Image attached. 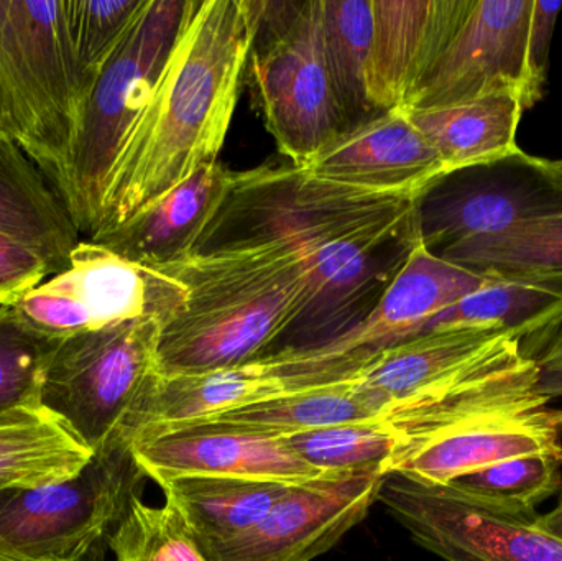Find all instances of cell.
I'll return each instance as SVG.
<instances>
[{"instance_id": "6da1fadb", "label": "cell", "mask_w": 562, "mask_h": 561, "mask_svg": "<svg viewBox=\"0 0 562 561\" xmlns=\"http://www.w3.org/2000/svg\"><path fill=\"white\" fill-rule=\"evenodd\" d=\"M252 38L247 0L198 3L112 167L98 231L117 226L217 160Z\"/></svg>"}, {"instance_id": "7a4b0ae2", "label": "cell", "mask_w": 562, "mask_h": 561, "mask_svg": "<svg viewBox=\"0 0 562 561\" xmlns=\"http://www.w3.org/2000/svg\"><path fill=\"white\" fill-rule=\"evenodd\" d=\"M158 272L188 292L184 308L160 329L164 378L239 368L279 351L310 293L300 256L279 243L190 256Z\"/></svg>"}, {"instance_id": "3957f363", "label": "cell", "mask_w": 562, "mask_h": 561, "mask_svg": "<svg viewBox=\"0 0 562 561\" xmlns=\"http://www.w3.org/2000/svg\"><path fill=\"white\" fill-rule=\"evenodd\" d=\"M416 200L346 187L293 164L233 171L191 256L279 243L300 256L310 283L360 243L415 224Z\"/></svg>"}, {"instance_id": "277c9868", "label": "cell", "mask_w": 562, "mask_h": 561, "mask_svg": "<svg viewBox=\"0 0 562 561\" xmlns=\"http://www.w3.org/2000/svg\"><path fill=\"white\" fill-rule=\"evenodd\" d=\"M0 91L7 132L63 203L88 98L63 0H0Z\"/></svg>"}, {"instance_id": "5b68a950", "label": "cell", "mask_w": 562, "mask_h": 561, "mask_svg": "<svg viewBox=\"0 0 562 561\" xmlns=\"http://www.w3.org/2000/svg\"><path fill=\"white\" fill-rule=\"evenodd\" d=\"M200 0H145L89 89L65 204L79 234L98 231L109 175Z\"/></svg>"}, {"instance_id": "8992f818", "label": "cell", "mask_w": 562, "mask_h": 561, "mask_svg": "<svg viewBox=\"0 0 562 561\" xmlns=\"http://www.w3.org/2000/svg\"><path fill=\"white\" fill-rule=\"evenodd\" d=\"M148 480L132 438L119 435L71 480L0 490V556L9 561H85L117 529Z\"/></svg>"}, {"instance_id": "52a82bcc", "label": "cell", "mask_w": 562, "mask_h": 561, "mask_svg": "<svg viewBox=\"0 0 562 561\" xmlns=\"http://www.w3.org/2000/svg\"><path fill=\"white\" fill-rule=\"evenodd\" d=\"M160 329L157 319H132L58 339L43 371L40 407L91 453L128 435L158 378Z\"/></svg>"}, {"instance_id": "ba28073f", "label": "cell", "mask_w": 562, "mask_h": 561, "mask_svg": "<svg viewBox=\"0 0 562 561\" xmlns=\"http://www.w3.org/2000/svg\"><path fill=\"white\" fill-rule=\"evenodd\" d=\"M183 283L92 240H79L68 263L13 305L23 323L61 339L105 326L157 319L161 326L187 305Z\"/></svg>"}, {"instance_id": "9c48e42d", "label": "cell", "mask_w": 562, "mask_h": 561, "mask_svg": "<svg viewBox=\"0 0 562 561\" xmlns=\"http://www.w3.org/2000/svg\"><path fill=\"white\" fill-rule=\"evenodd\" d=\"M249 59L267 128L291 164L306 167L349 131L324 53L323 0H304L283 32L252 40Z\"/></svg>"}, {"instance_id": "30bf717a", "label": "cell", "mask_w": 562, "mask_h": 561, "mask_svg": "<svg viewBox=\"0 0 562 561\" xmlns=\"http://www.w3.org/2000/svg\"><path fill=\"white\" fill-rule=\"evenodd\" d=\"M562 214V180L547 158L517 150L442 175L416 200L419 243L429 253L524 221Z\"/></svg>"}, {"instance_id": "8fae6325", "label": "cell", "mask_w": 562, "mask_h": 561, "mask_svg": "<svg viewBox=\"0 0 562 561\" xmlns=\"http://www.w3.org/2000/svg\"><path fill=\"white\" fill-rule=\"evenodd\" d=\"M376 503L423 549L442 561H562V540L533 516H507L400 473H389Z\"/></svg>"}, {"instance_id": "7c38bea8", "label": "cell", "mask_w": 562, "mask_h": 561, "mask_svg": "<svg viewBox=\"0 0 562 561\" xmlns=\"http://www.w3.org/2000/svg\"><path fill=\"white\" fill-rule=\"evenodd\" d=\"M385 476L324 473L293 484L252 529L203 550L211 561H314L366 519Z\"/></svg>"}, {"instance_id": "4fadbf2b", "label": "cell", "mask_w": 562, "mask_h": 561, "mask_svg": "<svg viewBox=\"0 0 562 561\" xmlns=\"http://www.w3.org/2000/svg\"><path fill=\"white\" fill-rule=\"evenodd\" d=\"M533 5L535 0H475L403 109L449 108L504 92L520 94L525 104Z\"/></svg>"}, {"instance_id": "5bb4252c", "label": "cell", "mask_w": 562, "mask_h": 561, "mask_svg": "<svg viewBox=\"0 0 562 561\" xmlns=\"http://www.w3.org/2000/svg\"><path fill=\"white\" fill-rule=\"evenodd\" d=\"M132 448L158 486L181 476L300 484L324 474L304 463L283 437L207 422L147 428L134 435Z\"/></svg>"}, {"instance_id": "9a60e30c", "label": "cell", "mask_w": 562, "mask_h": 561, "mask_svg": "<svg viewBox=\"0 0 562 561\" xmlns=\"http://www.w3.org/2000/svg\"><path fill=\"white\" fill-rule=\"evenodd\" d=\"M327 384L326 362L306 348L281 349L249 364L207 374H158L128 425V435L134 438L147 428L206 420L252 402Z\"/></svg>"}, {"instance_id": "2e32d148", "label": "cell", "mask_w": 562, "mask_h": 561, "mask_svg": "<svg viewBox=\"0 0 562 561\" xmlns=\"http://www.w3.org/2000/svg\"><path fill=\"white\" fill-rule=\"evenodd\" d=\"M475 0H372L366 86L375 114L405 108Z\"/></svg>"}, {"instance_id": "e0dca14e", "label": "cell", "mask_w": 562, "mask_h": 561, "mask_svg": "<svg viewBox=\"0 0 562 561\" xmlns=\"http://www.w3.org/2000/svg\"><path fill=\"white\" fill-rule=\"evenodd\" d=\"M304 168L346 187L416 198L448 173L405 109L382 112L349 128Z\"/></svg>"}, {"instance_id": "ac0fdd59", "label": "cell", "mask_w": 562, "mask_h": 561, "mask_svg": "<svg viewBox=\"0 0 562 561\" xmlns=\"http://www.w3.org/2000/svg\"><path fill=\"white\" fill-rule=\"evenodd\" d=\"M537 453H562V408H518L469 422L403 451L390 473L446 486L465 474Z\"/></svg>"}, {"instance_id": "d6986e66", "label": "cell", "mask_w": 562, "mask_h": 561, "mask_svg": "<svg viewBox=\"0 0 562 561\" xmlns=\"http://www.w3.org/2000/svg\"><path fill=\"white\" fill-rule=\"evenodd\" d=\"M231 175L220 160L201 165L173 190L89 240L147 269L175 266L193 254L226 197Z\"/></svg>"}, {"instance_id": "ffe728a7", "label": "cell", "mask_w": 562, "mask_h": 561, "mask_svg": "<svg viewBox=\"0 0 562 561\" xmlns=\"http://www.w3.org/2000/svg\"><path fill=\"white\" fill-rule=\"evenodd\" d=\"M487 280V276L446 262L418 240L369 318L327 345L340 351L376 355L418 336L436 315L477 292Z\"/></svg>"}, {"instance_id": "44dd1931", "label": "cell", "mask_w": 562, "mask_h": 561, "mask_svg": "<svg viewBox=\"0 0 562 561\" xmlns=\"http://www.w3.org/2000/svg\"><path fill=\"white\" fill-rule=\"evenodd\" d=\"M514 336L495 329L426 333L376 352L357 374L356 388L383 418L405 402L448 384Z\"/></svg>"}, {"instance_id": "7402d4cb", "label": "cell", "mask_w": 562, "mask_h": 561, "mask_svg": "<svg viewBox=\"0 0 562 561\" xmlns=\"http://www.w3.org/2000/svg\"><path fill=\"white\" fill-rule=\"evenodd\" d=\"M0 233L22 240L65 269L79 231L55 191L22 148L0 132Z\"/></svg>"}, {"instance_id": "603a6c76", "label": "cell", "mask_w": 562, "mask_h": 561, "mask_svg": "<svg viewBox=\"0 0 562 561\" xmlns=\"http://www.w3.org/2000/svg\"><path fill=\"white\" fill-rule=\"evenodd\" d=\"M487 277L482 289L436 315L419 335L495 329L524 345L561 322L562 276Z\"/></svg>"}, {"instance_id": "cb8c5ba5", "label": "cell", "mask_w": 562, "mask_h": 561, "mask_svg": "<svg viewBox=\"0 0 562 561\" xmlns=\"http://www.w3.org/2000/svg\"><path fill=\"white\" fill-rule=\"evenodd\" d=\"M525 111L520 94L504 92L465 104L419 109L406 114L451 173L520 150L517 131Z\"/></svg>"}, {"instance_id": "d4e9b609", "label": "cell", "mask_w": 562, "mask_h": 561, "mask_svg": "<svg viewBox=\"0 0 562 561\" xmlns=\"http://www.w3.org/2000/svg\"><path fill=\"white\" fill-rule=\"evenodd\" d=\"M293 484L237 478L181 476L160 484L203 549L252 529Z\"/></svg>"}, {"instance_id": "484cf974", "label": "cell", "mask_w": 562, "mask_h": 561, "mask_svg": "<svg viewBox=\"0 0 562 561\" xmlns=\"http://www.w3.org/2000/svg\"><path fill=\"white\" fill-rule=\"evenodd\" d=\"M91 457L43 407L0 414V490H35L71 480Z\"/></svg>"}, {"instance_id": "4316f807", "label": "cell", "mask_w": 562, "mask_h": 561, "mask_svg": "<svg viewBox=\"0 0 562 561\" xmlns=\"http://www.w3.org/2000/svg\"><path fill=\"white\" fill-rule=\"evenodd\" d=\"M356 378L326 388L263 399L198 422L231 425L272 437H288L334 425L383 420L379 411L357 391Z\"/></svg>"}, {"instance_id": "83f0119b", "label": "cell", "mask_w": 562, "mask_h": 561, "mask_svg": "<svg viewBox=\"0 0 562 561\" xmlns=\"http://www.w3.org/2000/svg\"><path fill=\"white\" fill-rule=\"evenodd\" d=\"M438 257L482 276H562V214L472 237Z\"/></svg>"}, {"instance_id": "f1b7e54d", "label": "cell", "mask_w": 562, "mask_h": 561, "mask_svg": "<svg viewBox=\"0 0 562 561\" xmlns=\"http://www.w3.org/2000/svg\"><path fill=\"white\" fill-rule=\"evenodd\" d=\"M372 0H323L324 53L349 128L376 115L367 96Z\"/></svg>"}, {"instance_id": "f546056e", "label": "cell", "mask_w": 562, "mask_h": 561, "mask_svg": "<svg viewBox=\"0 0 562 561\" xmlns=\"http://www.w3.org/2000/svg\"><path fill=\"white\" fill-rule=\"evenodd\" d=\"M459 496L507 516H533L562 487V453L514 458L446 484Z\"/></svg>"}, {"instance_id": "4dcf8cb0", "label": "cell", "mask_w": 562, "mask_h": 561, "mask_svg": "<svg viewBox=\"0 0 562 561\" xmlns=\"http://www.w3.org/2000/svg\"><path fill=\"white\" fill-rule=\"evenodd\" d=\"M288 447L321 473L389 474L398 437L386 422L344 424L283 437Z\"/></svg>"}, {"instance_id": "1f68e13d", "label": "cell", "mask_w": 562, "mask_h": 561, "mask_svg": "<svg viewBox=\"0 0 562 561\" xmlns=\"http://www.w3.org/2000/svg\"><path fill=\"white\" fill-rule=\"evenodd\" d=\"M114 561H211L180 514L137 500L108 540Z\"/></svg>"}, {"instance_id": "d6a6232c", "label": "cell", "mask_w": 562, "mask_h": 561, "mask_svg": "<svg viewBox=\"0 0 562 561\" xmlns=\"http://www.w3.org/2000/svg\"><path fill=\"white\" fill-rule=\"evenodd\" d=\"M144 5L145 0H63L69 45L88 92Z\"/></svg>"}, {"instance_id": "836d02e7", "label": "cell", "mask_w": 562, "mask_h": 561, "mask_svg": "<svg viewBox=\"0 0 562 561\" xmlns=\"http://www.w3.org/2000/svg\"><path fill=\"white\" fill-rule=\"evenodd\" d=\"M56 343L23 323L13 306L0 308V414L40 407L43 371Z\"/></svg>"}, {"instance_id": "e575fe53", "label": "cell", "mask_w": 562, "mask_h": 561, "mask_svg": "<svg viewBox=\"0 0 562 561\" xmlns=\"http://www.w3.org/2000/svg\"><path fill=\"white\" fill-rule=\"evenodd\" d=\"M52 263L15 237L0 233V308L13 306L26 292L53 276Z\"/></svg>"}, {"instance_id": "d590c367", "label": "cell", "mask_w": 562, "mask_h": 561, "mask_svg": "<svg viewBox=\"0 0 562 561\" xmlns=\"http://www.w3.org/2000/svg\"><path fill=\"white\" fill-rule=\"evenodd\" d=\"M562 2L535 0L527 46V89L525 108L531 109L543 99L550 71L551 43Z\"/></svg>"}, {"instance_id": "8d00e7d4", "label": "cell", "mask_w": 562, "mask_h": 561, "mask_svg": "<svg viewBox=\"0 0 562 561\" xmlns=\"http://www.w3.org/2000/svg\"><path fill=\"white\" fill-rule=\"evenodd\" d=\"M525 355L537 366V392L548 401L562 397V319L521 345Z\"/></svg>"}, {"instance_id": "74e56055", "label": "cell", "mask_w": 562, "mask_h": 561, "mask_svg": "<svg viewBox=\"0 0 562 561\" xmlns=\"http://www.w3.org/2000/svg\"><path fill=\"white\" fill-rule=\"evenodd\" d=\"M535 523H537L538 527L551 534V536L562 540V514L554 513L553 510V513L547 514V516H537Z\"/></svg>"}, {"instance_id": "f35d334b", "label": "cell", "mask_w": 562, "mask_h": 561, "mask_svg": "<svg viewBox=\"0 0 562 561\" xmlns=\"http://www.w3.org/2000/svg\"><path fill=\"white\" fill-rule=\"evenodd\" d=\"M0 132H2V134L9 135V132H7L5 111H3L2 91H0Z\"/></svg>"}, {"instance_id": "ab89813d", "label": "cell", "mask_w": 562, "mask_h": 561, "mask_svg": "<svg viewBox=\"0 0 562 561\" xmlns=\"http://www.w3.org/2000/svg\"><path fill=\"white\" fill-rule=\"evenodd\" d=\"M547 165L548 168L562 180V160H548L547 158Z\"/></svg>"}, {"instance_id": "60d3db41", "label": "cell", "mask_w": 562, "mask_h": 561, "mask_svg": "<svg viewBox=\"0 0 562 561\" xmlns=\"http://www.w3.org/2000/svg\"><path fill=\"white\" fill-rule=\"evenodd\" d=\"M554 513L562 514V493L560 497V503H558L557 509H554Z\"/></svg>"}, {"instance_id": "b9f144b4", "label": "cell", "mask_w": 562, "mask_h": 561, "mask_svg": "<svg viewBox=\"0 0 562 561\" xmlns=\"http://www.w3.org/2000/svg\"><path fill=\"white\" fill-rule=\"evenodd\" d=\"M0 561H9V560H7L5 557L0 556Z\"/></svg>"}]
</instances>
